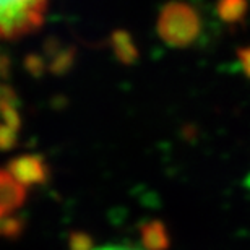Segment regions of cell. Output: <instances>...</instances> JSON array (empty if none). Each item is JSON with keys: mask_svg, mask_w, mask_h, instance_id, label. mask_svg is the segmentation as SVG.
Returning a JSON list of instances; mask_svg holds the SVG:
<instances>
[{"mask_svg": "<svg viewBox=\"0 0 250 250\" xmlns=\"http://www.w3.org/2000/svg\"><path fill=\"white\" fill-rule=\"evenodd\" d=\"M51 0H0V39L33 33L42 24Z\"/></svg>", "mask_w": 250, "mask_h": 250, "instance_id": "obj_1", "label": "cell"}, {"mask_svg": "<svg viewBox=\"0 0 250 250\" xmlns=\"http://www.w3.org/2000/svg\"><path fill=\"white\" fill-rule=\"evenodd\" d=\"M18 109L7 82V67L0 56V148L10 146L18 132Z\"/></svg>", "mask_w": 250, "mask_h": 250, "instance_id": "obj_2", "label": "cell"}, {"mask_svg": "<svg viewBox=\"0 0 250 250\" xmlns=\"http://www.w3.org/2000/svg\"><path fill=\"white\" fill-rule=\"evenodd\" d=\"M91 250H135L132 247H125V246H103V247H96Z\"/></svg>", "mask_w": 250, "mask_h": 250, "instance_id": "obj_3", "label": "cell"}, {"mask_svg": "<svg viewBox=\"0 0 250 250\" xmlns=\"http://www.w3.org/2000/svg\"><path fill=\"white\" fill-rule=\"evenodd\" d=\"M244 63H246V68H247V72L250 75V51H247V54L244 56Z\"/></svg>", "mask_w": 250, "mask_h": 250, "instance_id": "obj_4", "label": "cell"}]
</instances>
